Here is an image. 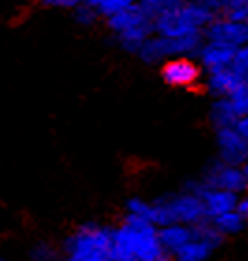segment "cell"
I'll use <instances>...</instances> for the list:
<instances>
[{"instance_id": "cell-1", "label": "cell", "mask_w": 248, "mask_h": 261, "mask_svg": "<svg viewBox=\"0 0 248 261\" xmlns=\"http://www.w3.org/2000/svg\"><path fill=\"white\" fill-rule=\"evenodd\" d=\"M112 261H170L155 224L147 218L127 215L123 224L114 229Z\"/></svg>"}, {"instance_id": "cell-2", "label": "cell", "mask_w": 248, "mask_h": 261, "mask_svg": "<svg viewBox=\"0 0 248 261\" xmlns=\"http://www.w3.org/2000/svg\"><path fill=\"white\" fill-rule=\"evenodd\" d=\"M215 15L213 10L200 4L198 0H185L178 8L162 13L153 21L155 34L164 38H183L190 34H202L209 27Z\"/></svg>"}, {"instance_id": "cell-3", "label": "cell", "mask_w": 248, "mask_h": 261, "mask_svg": "<svg viewBox=\"0 0 248 261\" xmlns=\"http://www.w3.org/2000/svg\"><path fill=\"white\" fill-rule=\"evenodd\" d=\"M108 28L112 30L114 38L119 43V47L129 53H136L147 39L155 34L153 19L140 10V6L135 4L127 10L119 11L116 15L108 17Z\"/></svg>"}, {"instance_id": "cell-4", "label": "cell", "mask_w": 248, "mask_h": 261, "mask_svg": "<svg viewBox=\"0 0 248 261\" xmlns=\"http://www.w3.org/2000/svg\"><path fill=\"white\" fill-rule=\"evenodd\" d=\"M114 229L97 224H84L71 235L65 248L75 261H112Z\"/></svg>"}, {"instance_id": "cell-5", "label": "cell", "mask_w": 248, "mask_h": 261, "mask_svg": "<svg viewBox=\"0 0 248 261\" xmlns=\"http://www.w3.org/2000/svg\"><path fill=\"white\" fill-rule=\"evenodd\" d=\"M207 41H216V43L230 45L233 49H241L248 45V22L233 21L228 17L213 19L209 27L205 28Z\"/></svg>"}, {"instance_id": "cell-6", "label": "cell", "mask_w": 248, "mask_h": 261, "mask_svg": "<svg viewBox=\"0 0 248 261\" xmlns=\"http://www.w3.org/2000/svg\"><path fill=\"white\" fill-rule=\"evenodd\" d=\"M205 185L211 187V189H222V191H230V192H243L248 187L246 177L243 174V168L239 166H233V164L228 163H216L213 164L205 175Z\"/></svg>"}, {"instance_id": "cell-7", "label": "cell", "mask_w": 248, "mask_h": 261, "mask_svg": "<svg viewBox=\"0 0 248 261\" xmlns=\"http://www.w3.org/2000/svg\"><path fill=\"white\" fill-rule=\"evenodd\" d=\"M218 147L224 163L239 166L248 161V140L237 130V127H224L218 129Z\"/></svg>"}, {"instance_id": "cell-8", "label": "cell", "mask_w": 248, "mask_h": 261, "mask_svg": "<svg viewBox=\"0 0 248 261\" xmlns=\"http://www.w3.org/2000/svg\"><path fill=\"white\" fill-rule=\"evenodd\" d=\"M172 203V211L176 217V222L179 224H200L205 222L207 218V209L202 200V196L194 194V192H185V194L172 196L170 198Z\"/></svg>"}, {"instance_id": "cell-9", "label": "cell", "mask_w": 248, "mask_h": 261, "mask_svg": "<svg viewBox=\"0 0 248 261\" xmlns=\"http://www.w3.org/2000/svg\"><path fill=\"white\" fill-rule=\"evenodd\" d=\"M162 79L166 84L176 88L192 86L200 79V67L189 56H176L162 65Z\"/></svg>"}, {"instance_id": "cell-10", "label": "cell", "mask_w": 248, "mask_h": 261, "mask_svg": "<svg viewBox=\"0 0 248 261\" xmlns=\"http://www.w3.org/2000/svg\"><path fill=\"white\" fill-rule=\"evenodd\" d=\"M235 53H237V49L224 43H216V41H207L198 50L200 62L209 73L232 67L233 60H235Z\"/></svg>"}, {"instance_id": "cell-11", "label": "cell", "mask_w": 248, "mask_h": 261, "mask_svg": "<svg viewBox=\"0 0 248 261\" xmlns=\"http://www.w3.org/2000/svg\"><path fill=\"white\" fill-rule=\"evenodd\" d=\"M138 56H140L144 62H147V64H157V62H161V60L176 58L172 38H164V36L153 34L146 43L140 47Z\"/></svg>"}, {"instance_id": "cell-12", "label": "cell", "mask_w": 248, "mask_h": 261, "mask_svg": "<svg viewBox=\"0 0 248 261\" xmlns=\"http://www.w3.org/2000/svg\"><path fill=\"white\" fill-rule=\"evenodd\" d=\"M159 239H161V245L164 246V250L170 252V254H176L181 246H185L192 239V228H187L179 222L170 224V226L161 228Z\"/></svg>"}, {"instance_id": "cell-13", "label": "cell", "mask_w": 248, "mask_h": 261, "mask_svg": "<svg viewBox=\"0 0 248 261\" xmlns=\"http://www.w3.org/2000/svg\"><path fill=\"white\" fill-rule=\"evenodd\" d=\"M209 90L220 97H230L235 90H239V86L243 84V81L239 79V75L232 67L220 71H213L209 73Z\"/></svg>"}, {"instance_id": "cell-14", "label": "cell", "mask_w": 248, "mask_h": 261, "mask_svg": "<svg viewBox=\"0 0 248 261\" xmlns=\"http://www.w3.org/2000/svg\"><path fill=\"white\" fill-rule=\"evenodd\" d=\"M241 116L237 114V110L233 109L232 101L228 97H220L213 105L211 109V120L215 123L216 129H224V127H235Z\"/></svg>"}, {"instance_id": "cell-15", "label": "cell", "mask_w": 248, "mask_h": 261, "mask_svg": "<svg viewBox=\"0 0 248 261\" xmlns=\"http://www.w3.org/2000/svg\"><path fill=\"white\" fill-rule=\"evenodd\" d=\"M244 220L246 218L241 215V213L235 209V211H228L224 215H218V217L213 218V226H215L222 235L226 233H237L241 231L244 226Z\"/></svg>"}, {"instance_id": "cell-16", "label": "cell", "mask_w": 248, "mask_h": 261, "mask_svg": "<svg viewBox=\"0 0 248 261\" xmlns=\"http://www.w3.org/2000/svg\"><path fill=\"white\" fill-rule=\"evenodd\" d=\"M213 250L209 245H205L204 241L190 239L185 246H181L176 252L178 261H204L205 257L209 256V252Z\"/></svg>"}, {"instance_id": "cell-17", "label": "cell", "mask_w": 248, "mask_h": 261, "mask_svg": "<svg viewBox=\"0 0 248 261\" xmlns=\"http://www.w3.org/2000/svg\"><path fill=\"white\" fill-rule=\"evenodd\" d=\"M181 2H185V0H136V4L140 6V10L150 19H153V21H155L157 17H161L162 13L178 8Z\"/></svg>"}, {"instance_id": "cell-18", "label": "cell", "mask_w": 248, "mask_h": 261, "mask_svg": "<svg viewBox=\"0 0 248 261\" xmlns=\"http://www.w3.org/2000/svg\"><path fill=\"white\" fill-rule=\"evenodd\" d=\"M222 13L233 21L248 22V0H226Z\"/></svg>"}, {"instance_id": "cell-19", "label": "cell", "mask_w": 248, "mask_h": 261, "mask_svg": "<svg viewBox=\"0 0 248 261\" xmlns=\"http://www.w3.org/2000/svg\"><path fill=\"white\" fill-rule=\"evenodd\" d=\"M232 69L239 75L243 84H248V45L237 49L235 53V60H233Z\"/></svg>"}, {"instance_id": "cell-20", "label": "cell", "mask_w": 248, "mask_h": 261, "mask_svg": "<svg viewBox=\"0 0 248 261\" xmlns=\"http://www.w3.org/2000/svg\"><path fill=\"white\" fill-rule=\"evenodd\" d=\"M228 99L232 101L233 109L237 110V114L241 118L248 114V84H241L239 90H235Z\"/></svg>"}, {"instance_id": "cell-21", "label": "cell", "mask_w": 248, "mask_h": 261, "mask_svg": "<svg viewBox=\"0 0 248 261\" xmlns=\"http://www.w3.org/2000/svg\"><path fill=\"white\" fill-rule=\"evenodd\" d=\"M150 211L151 203L140 200V198H133V200L127 201V215H135V217H142L150 220Z\"/></svg>"}, {"instance_id": "cell-22", "label": "cell", "mask_w": 248, "mask_h": 261, "mask_svg": "<svg viewBox=\"0 0 248 261\" xmlns=\"http://www.w3.org/2000/svg\"><path fill=\"white\" fill-rule=\"evenodd\" d=\"M97 17H99V13L93 10V8H90V6H86V4L77 6L75 19H77V22H81L82 27H90V24H93Z\"/></svg>"}, {"instance_id": "cell-23", "label": "cell", "mask_w": 248, "mask_h": 261, "mask_svg": "<svg viewBox=\"0 0 248 261\" xmlns=\"http://www.w3.org/2000/svg\"><path fill=\"white\" fill-rule=\"evenodd\" d=\"M53 257H54V250L49 245H45V243L38 245L32 250V259L34 261H53Z\"/></svg>"}, {"instance_id": "cell-24", "label": "cell", "mask_w": 248, "mask_h": 261, "mask_svg": "<svg viewBox=\"0 0 248 261\" xmlns=\"http://www.w3.org/2000/svg\"><path fill=\"white\" fill-rule=\"evenodd\" d=\"M43 4L53 6V8H77L82 0H41Z\"/></svg>"}, {"instance_id": "cell-25", "label": "cell", "mask_w": 248, "mask_h": 261, "mask_svg": "<svg viewBox=\"0 0 248 261\" xmlns=\"http://www.w3.org/2000/svg\"><path fill=\"white\" fill-rule=\"evenodd\" d=\"M198 2L200 4L207 6V8L213 11H216V10L222 11V8H224V4H226V0H198Z\"/></svg>"}, {"instance_id": "cell-26", "label": "cell", "mask_w": 248, "mask_h": 261, "mask_svg": "<svg viewBox=\"0 0 248 261\" xmlns=\"http://www.w3.org/2000/svg\"><path fill=\"white\" fill-rule=\"evenodd\" d=\"M235 127H237L239 133H241V135H243L244 138L248 140V114L243 116V118H239L237 125H235Z\"/></svg>"}, {"instance_id": "cell-27", "label": "cell", "mask_w": 248, "mask_h": 261, "mask_svg": "<svg viewBox=\"0 0 248 261\" xmlns=\"http://www.w3.org/2000/svg\"><path fill=\"white\" fill-rule=\"evenodd\" d=\"M237 211L241 213V215H243L244 218H248V194L244 196L243 200H241L237 203Z\"/></svg>"}, {"instance_id": "cell-28", "label": "cell", "mask_w": 248, "mask_h": 261, "mask_svg": "<svg viewBox=\"0 0 248 261\" xmlns=\"http://www.w3.org/2000/svg\"><path fill=\"white\" fill-rule=\"evenodd\" d=\"M243 174H244V177H246V183H248V161L244 163V166H243Z\"/></svg>"}, {"instance_id": "cell-29", "label": "cell", "mask_w": 248, "mask_h": 261, "mask_svg": "<svg viewBox=\"0 0 248 261\" xmlns=\"http://www.w3.org/2000/svg\"><path fill=\"white\" fill-rule=\"evenodd\" d=\"M0 261H6V259H4V257H2V256H0Z\"/></svg>"}, {"instance_id": "cell-30", "label": "cell", "mask_w": 248, "mask_h": 261, "mask_svg": "<svg viewBox=\"0 0 248 261\" xmlns=\"http://www.w3.org/2000/svg\"><path fill=\"white\" fill-rule=\"evenodd\" d=\"M67 261H75V259H71V257H69V259H67Z\"/></svg>"}]
</instances>
